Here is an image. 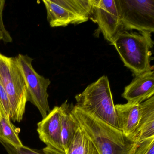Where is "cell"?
<instances>
[{"label":"cell","mask_w":154,"mask_h":154,"mask_svg":"<svg viewBox=\"0 0 154 154\" xmlns=\"http://www.w3.org/2000/svg\"><path fill=\"white\" fill-rule=\"evenodd\" d=\"M71 112L100 154H134L137 143L120 130L75 105Z\"/></svg>","instance_id":"1"},{"label":"cell","mask_w":154,"mask_h":154,"mask_svg":"<svg viewBox=\"0 0 154 154\" xmlns=\"http://www.w3.org/2000/svg\"><path fill=\"white\" fill-rule=\"evenodd\" d=\"M114 46L125 66L136 75L152 71L150 49L153 42L151 34L120 31L111 44Z\"/></svg>","instance_id":"2"},{"label":"cell","mask_w":154,"mask_h":154,"mask_svg":"<svg viewBox=\"0 0 154 154\" xmlns=\"http://www.w3.org/2000/svg\"><path fill=\"white\" fill-rule=\"evenodd\" d=\"M78 108L119 129L109 82L105 75L88 85L75 96Z\"/></svg>","instance_id":"3"},{"label":"cell","mask_w":154,"mask_h":154,"mask_svg":"<svg viewBox=\"0 0 154 154\" xmlns=\"http://www.w3.org/2000/svg\"><path fill=\"white\" fill-rule=\"evenodd\" d=\"M0 82L7 92L11 106L10 119L22 120L28 102V91L24 77L15 57L0 54Z\"/></svg>","instance_id":"4"},{"label":"cell","mask_w":154,"mask_h":154,"mask_svg":"<svg viewBox=\"0 0 154 154\" xmlns=\"http://www.w3.org/2000/svg\"><path fill=\"white\" fill-rule=\"evenodd\" d=\"M121 29L154 31V0H115Z\"/></svg>","instance_id":"5"},{"label":"cell","mask_w":154,"mask_h":154,"mask_svg":"<svg viewBox=\"0 0 154 154\" xmlns=\"http://www.w3.org/2000/svg\"><path fill=\"white\" fill-rule=\"evenodd\" d=\"M15 59L27 88L28 101L30 102L37 108L44 118L51 111L48 93V88L51 81L35 71L32 64L33 59L28 56L19 54Z\"/></svg>","instance_id":"6"},{"label":"cell","mask_w":154,"mask_h":154,"mask_svg":"<svg viewBox=\"0 0 154 154\" xmlns=\"http://www.w3.org/2000/svg\"><path fill=\"white\" fill-rule=\"evenodd\" d=\"M92 2L90 19L98 24L105 39L111 44L121 29L115 0H92Z\"/></svg>","instance_id":"7"},{"label":"cell","mask_w":154,"mask_h":154,"mask_svg":"<svg viewBox=\"0 0 154 154\" xmlns=\"http://www.w3.org/2000/svg\"><path fill=\"white\" fill-rule=\"evenodd\" d=\"M61 106H55L37 124L40 140L48 146L65 154L61 137Z\"/></svg>","instance_id":"8"},{"label":"cell","mask_w":154,"mask_h":154,"mask_svg":"<svg viewBox=\"0 0 154 154\" xmlns=\"http://www.w3.org/2000/svg\"><path fill=\"white\" fill-rule=\"evenodd\" d=\"M154 94V72L152 70L136 75L125 87L122 96L128 102L140 104Z\"/></svg>","instance_id":"9"},{"label":"cell","mask_w":154,"mask_h":154,"mask_svg":"<svg viewBox=\"0 0 154 154\" xmlns=\"http://www.w3.org/2000/svg\"><path fill=\"white\" fill-rule=\"evenodd\" d=\"M46 9L47 20L52 27L66 26L70 24L85 22L61 3L60 0H43Z\"/></svg>","instance_id":"10"},{"label":"cell","mask_w":154,"mask_h":154,"mask_svg":"<svg viewBox=\"0 0 154 154\" xmlns=\"http://www.w3.org/2000/svg\"><path fill=\"white\" fill-rule=\"evenodd\" d=\"M115 108L119 129L132 140L139 120L140 104L128 102L116 104Z\"/></svg>","instance_id":"11"},{"label":"cell","mask_w":154,"mask_h":154,"mask_svg":"<svg viewBox=\"0 0 154 154\" xmlns=\"http://www.w3.org/2000/svg\"><path fill=\"white\" fill-rule=\"evenodd\" d=\"M154 137V95L140 103V115L132 140L135 143Z\"/></svg>","instance_id":"12"},{"label":"cell","mask_w":154,"mask_h":154,"mask_svg":"<svg viewBox=\"0 0 154 154\" xmlns=\"http://www.w3.org/2000/svg\"><path fill=\"white\" fill-rule=\"evenodd\" d=\"M61 106V137L63 148L65 152L74 137L77 124L71 114V106L67 101H66Z\"/></svg>","instance_id":"13"},{"label":"cell","mask_w":154,"mask_h":154,"mask_svg":"<svg viewBox=\"0 0 154 154\" xmlns=\"http://www.w3.org/2000/svg\"><path fill=\"white\" fill-rule=\"evenodd\" d=\"M77 124L76 132L65 154H100L92 142Z\"/></svg>","instance_id":"14"},{"label":"cell","mask_w":154,"mask_h":154,"mask_svg":"<svg viewBox=\"0 0 154 154\" xmlns=\"http://www.w3.org/2000/svg\"><path fill=\"white\" fill-rule=\"evenodd\" d=\"M1 118L0 119V138L16 147L23 146L20 139V129L13 125L11 121L10 116L7 115L1 105Z\"/></svg>","instance_id":"15"},{"label":"cell","mask_w":154,"mask_h":154,"mask_svg":"<svg viewBox=\"0 0 154 154\" xmlns=\"http://www.w3.org/2000/svg\"><path fill=\"white\" fill-rule=\"evenodd\" d=\"M0 143L8 154H65L48 146L43 149V153H42L24 145L20 147L14 146L1 138H0Z\"/></svg>","instance_id":"16"},{"label":"cell","mask_w":154,"mask_h":154,"mask_svg":"<svg viewBox=\"0 0 154 154\" xmlns=\"http://www.w3.org/2000/svg\"><path fill=\"white\" fill-rule=\"evenodd\" d=\"M134 154H154V137L138 142Z\"/></svg>","instance_id":"17"},{"label":"cell","mask_w":154,"mask_h":154,"mask_svg":"<svg viewBox=\"0 0 154 154\" xmlns=\"http://www.w3.org/2000/svg\"><path fill=\"white\" fill-rule=\"evenodd\" d=\"M5 2V1L0 0V41L3 40L5 42H11L12 38L5 29L2 20V12Z\"/></svg>","instance_id":"18"},{"label":"cell","mask_w":154,"mask_h":154,"mask_svg":"<svg viewBox=\"0 0 154 154\" xmlns=\"http://www.w3.org/2000/svg\"><path fill=\"white\" fill-rule=\"evenodd\" d=\"M0 103L3 110L7 115L10 116L11 112V106L9 100L7 92L0 82Z\"/></svg>","instance_id":"19"},{"label":"cell","mask_w":154,"mask_h":154,"mask_svg":"<svg viewBox=\"0 0 154 154\" xmlns=\"http://www.w3.org/2000/svg\"><path fill=\"white\" fill-rule=\"evenodd\" d=\"M1 103H0V119H1Z\"/></svg>","instance_id":"20"}]
</instances>
